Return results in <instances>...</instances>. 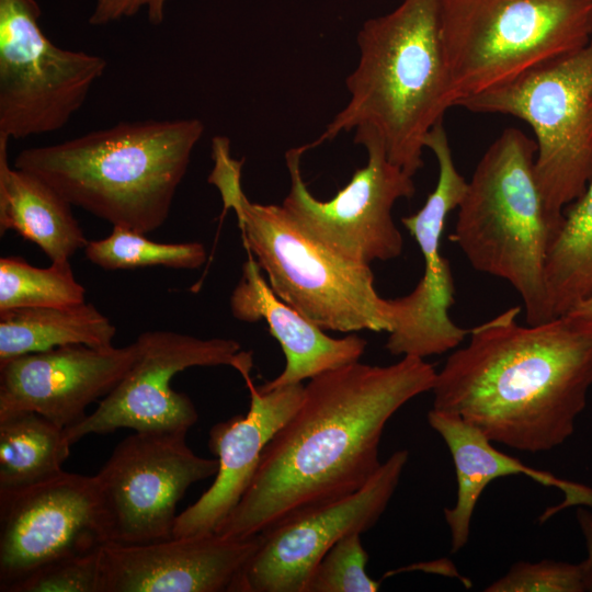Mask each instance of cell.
<instances>
[{
	"instance_id": "obj_32",
	"label": "cell",
	"mask_w": 592,
	"mask_h": 592,
	"mask_svg": "<svg viewBox=\"0 0 592 592\" xmlns=\"http://www.w3.org/2000/svg\"><path fill=\"white\" fill-rule=\"evenodd\" d=\"M587 508L579 505L576 515L588 550V557L583 560V563L587 572L588 591L592 592V511Z\"/></svg>"
},
{
	"instance_id": "obj_10",
	"label": "cell",
	"mask_w": 592,
	"mask_h": 592,
	"mask_svg": "<svg viewBox=\"0 0 592 592\" xmlns=\"http://www.w3.org/2000/svg\"><path fill=\"white\" fill-rule=\"evenodd\" d=\"M186 432H135L93 476L109 543L173 537L177 504L193 483L215 476L217 458L197 456Z\"/></svg>"
},
{
	"instance_id": "obj_7",
	"label": "cell",
	"mask_w": 592,
	"mask_h": 592,
	"mask_svg": "<svg viewBox=\"0 0 592 592\" xmlns=\"http://www.w3.org/2000/svg\"><path fill=\"white\" fill-rule=\"evenodd\" d=\"M236 216L243 247L280 299L323 330L391 331L392 299L377 293L369 264L346 260L312 239L282 205L246 197Z\"/></svg>"
},
{
	"instance_id": "obj_20",
	"label": "cell",
	"mask_w": 592,
	"mask_h": 592,
	"mask_svg": "<svg viewBox=\"0 0 592 592\" xmlns=\"http://www.w3.org/2000/svg\"><path fill=\"white\" fill-rule=\"evenodd\" d=\"M428 422L447 445L456 471V502L453 508L444 509V517L451 531L452 553H457L467 544L479 497L488 483L500 477L524 475L543 486L554 487L563 492L562 503L548 509L542 515V522L572 505L592 508L590 487L528 467L500 452L493 447L492 441L481 430L458 414L432 409L428 413Z\"/></svg>"
},
{
	"instance_id": "obj_31",
	"label": "cell",
	"mask_w": 592,
	"mask_h": 592,
	"mask_svg": "<svg viewBox=\"0 0 592 592\" xmlns=\"http://www.w3.org/2000/svg\"><path fill=\"white\" fill-rule=\"evenodd\" d=\"M169 0H95V7L89 19L92 25H105L123 18L137 14L146 8L148 20L159 25L164 20L166 4Z\"/></svg>"
},
{
	"instance_id": "obj_23",
	"label": "cell",
	"mask_w": 592,
	"mask_h": 592,
	"mask_svg": "<svg viewBox=\"0 0 592 592\" xmlns=\"http://www.w3.org/2000/svg\"><path fill=\"white\" fill-rule=\"evenodd\" d=\"M546 284L554 319L592 295V178L562 212L548 251Z\"/></svg>"
},
{
	"instance_id": "obj_15",
	"label": "cell",
	"mask_w": 592,
	"mask_h": 592,
	"mask_svg": "<svg viewBox=\"0 0 592 592\" xmlns=\"http://www.w3.org/2000/svg\"><path fill=\"white\" fill-rule=\"evenodd\" d=\"M409 458L391 454L374 477L351 496L305 512L260 534V545L236 592H305L325 554L342 537L372 528L386 510Z\"/></svg>"
},
{
	"instance_id": "obj_33",
	"label": "cell",
	"mask_w": 592,
	"mask_h": 592,
	"mask_svg": "<svg viewBox=\"0 0 592 592\" xmlns=\"http://www.w3.org/2000/svg\"><path fill=\"white\" fill-rule=\"evenodd\" d=\"M563 317L577 330L592 338V295L574 305Z\"/></svg>"
},
{
	"instance_id": "obj_29",
	"label": "cell",
	"mask_w": 592,
	"mask_h": 592,
	"mask_svg": "<svg viewBox=\"0 0 592 592\" xmlns=\"http://www.w3.org/2000/svg\"><path fill=\"white\" fill-rule=\"evenodd\" d=\"M101 548L49 562L12 584L7 592H101Z\"/></svg>"
},
{
	"instance_id": "obj_14",
	"label": "cell",
	"mask_w": 592,
	"mask_h": 592,
	"mask_svg": "<svg viewBox=\"0 0 592 592\" xmlns=\"http://www.w3.org/2000/svg\"><path fill=\"white\" fill-rule=\"evenodd\" d=\"M424 146L436 158L437 182L424 205L401 218L420 248L424 272L410 294L392 299L394 327L386 342L392 355L420 358L457 348L469 333L449 317L454 282L449 263L441 254L446 218L458 207L468 181L455 166L443 122L429 132Z\"/></svg>"
},
{
	"instance_id": "obj_11",
	"label": "cell",
	"mask_w": 592,
	"mask_h": 592,
	"mask_svg": "<svg viewBox=\"0 0 592 592\" xmlns=\"http://www.w3.org/2000/svg\"><path fill=\"white\" fill-rule=\"evenodd\" d=\"M137 355L96 409L65 429L75 444L89 434L126 428L135 432H186L197 411L185 394L172 389L180 372L195 366L228 365L239 373L252 368L250 352L231 339H200L173 331H145L136 339Z\"/></svg>"
},
{
	"instance_id": "obj_26",
	"label": "cell",
	"mask_w": 592,
	"mask_h": 592,
	"mask_svg": "<svg viewBox=\"0 0 592 592\" xmlns=\"http://www.w3.org/2000/svg\"><path fill=\"white\" fill-rule=\"evenodd\" d=\"M84 253L92 263L109 271L157 265L195 270L206 261V250L200 242H156L124 227H113L107 237L88 241Z\"/></svg>"
},
{
	"instance_id": "obj_2",
	"label": "cell",
	"mask_w": 592,
	"mask_h": 592,
	"mask_svg": "<svg viewBox=\"0 0 592 592\" xmlns=\"http://www.w3.org/2000/svg\"><path fill=\"white\" fill-rule=\"evenodd\" d=\"M512 307L469 330L436 373L433 409L456 413L492 442L537 453L574 431L592 386V338L563 316L522 326Z\"/></svg>"
},
{
	"instance_id": "obj_4",
	"label": "cell",
	"mask_w": 592,
	"mask_h": 592,
	"mask_svg": "<svg viewBox=\"0 0 592 592\" xmlns=\"http://www.w3.org/2000/svg\"><path fill=\"white\" fill-rule=\"evenodd\" d=\"M203 133L197 118L122 122L24 149L13 166L113 227L146 235L168 218Z\"/></svg>"
},
{
	"instance_id": "obj_18",
	"label": "cell",
	"mask_w": 592,
	"mask_h": 592,
	"mask_svg": "<svg viewBox=\"0 0 592 592\" xmlns=\"http://www.w3.org/2000/svg\"><path fill=\"white\" fill-rule=\"evenodd\" d=\"M241 375L250 391L249 410L210 429L208 445L218 459L215 480L193 504L177 515L173 537L216 531L249 487L265 445L300 405L303 384L263 392L254 386L250 371Z\"/></svg>"
},
{
	"instance_id": "obj_30",
	"label": "cell",
	"mask_w": 592,
	"mask_h": 592,
	"mask_svg": "<svg viewBox=\"0 0 592 592\" xmlns=\"http://www.w3.org/2000/svg\"><path fill=\"white\" fill-rule=\"evenodd\" d=\"M212 158L214 167L207 181L215 185L220 193L221 217L230 208L238 213L247 197L241 186L243 160H236L230 156V140L227 136L221 135L212 138Z\"/></svg>"
},
{
	"instance_id": "obj_13",
	"label": "cell",
	"mask_w": 592,
	"mask_h": 592,
	"mask_svg": "<svg viewBox=\"0 0 592 592\" xmlns=\"http://www.w3.org/2000/svg\"><path fill=\"white\" fill-rule=\"evenodd\" d=\"M109 543L93 476L61 471L0 492V591L59 559Z\"/></svg>"
},
{
	"instance_id": "obj_5",
	"label": "cell",
	"mask_w": 592,
	"mask_h": 592,
	"mask_svg": "<svg viewBox=\"0 0 592 592\" xmlns=\"http://www.w3.org/2000/svg\"><path fill=\"white\" fill-rule=\"evenodd\" d=\"M536 141L505 128L488 147L467 182L451 239L470 265L510 283L526 322L553 320L546 264L557 231L537 185Z\"/></svg>"
},
{
	"instance_id": "obj_28",
	"label": "cell",
	"mask_w": 592,
	"mask_h": 592,
	"mask_svg": "<svg viewBox=\"0 0 592 592\" xmlns=\"http://www.w3.org/2000/svg\"><path fill=\"white\" fill-rule=\"evenodd\" d=\"M486 592H583L588 591L583 561H519Z\"/></svg>"
},
{
	"instance_id": "obj_19",
	"label": "cell",
	"mask_w": 592,
	"mask_h": 592,
	"mask_svg": "<svg viewBox=\"0 0 592 592\" xmlns=\"http://www.w3.org/2000/svg\"><path fill=\"white\" fill-rule=\"evenodd\" d=\"M243 264L242 275L230 296L232 316L243 322L264 320L285 355V367L260 391L301 384L330 369L357 362L365 352V339L350 334L329 337L298 310L280 299L264 280L252 253Z\"/></svg>"
},
{
	"instance_id": "obj_9",
	"label": "cell",
	"mask_w": 592,
	"mask_h": 592,
	"mask_svg": "<svg viewBox=\"0 0 592 592\" xmlns=\"http://www.w3.org/2000/svg\"><path fill=\"white\" fill-rule=\"evenodd\" d=\"M36 0H0V136L22 139L62 128L83 105L106 61L56 46Z\"/></svg>"
},
{
	"instance_id": "obj_17",
	"label": "cell",
	"mask_w": 592,
	"mask_h": 592,
	"mask_svg": "<svg viewBox=\"0 0 592 592\" xmlns=\"http://www.w3.org/2000/svg\"><path fill=\"white\" fill-rule=\"evenodd\" d=\"M261 535L216 532L101 548V592H236Z\"/></svg>"
},
{
	"instance_id": "obj_27",
	"label": "cell",
	"mask_w": 592,
	"mask_h": 592,
	"mask_svg": "<svg viewBox=\"0 0 592 592\" xmlns=\"http://www.w3.org/2000/svg\"><path fill=\"white\" fill-rule=\"evenodd\" d=\"M368 556L360 533L339 539L312 571L305 592H375L379 582L366 572Z\"/></svg>"
},
{
	"instance_id": "obj_6",
	"label": "cell",
	"mask_w": 592,
	"mask_h": 592,
	"mask_svg": "<svg viewBox=\"0 0 592 592\" xmlns=\"http://www.w3.org/2000/svg\"><path fill=\"white\" fill-rule=\"evenodd\" d=\"M454 106L585 46L592 0H440Z\"/></svg>"
},
{
	"instance_id": "obj_8",
	"label": "cell",
	"mask_w": 592,
	"mask_h": 592,
	"mask_svg": "<svg viewBox=\"0 0 592 592\" xmlns=\"http://www.w3.org/2000/svg\"><path fill=\"white\" fill-rule=\"evenodd\" d=\"M456 106L511 115L532 128L537 185L558 230L563 209L592 178V37L582 48Z\"/></svg>"
},
{
	"instance_id": "obj_3",
	"label": "cell",
	"mask_w": 592,
	"mask_h": 592,
	"mask_svg": "<svg viewBox=\"0 0 592 592\" xmlns=\"http://www.w3.org/2000/svg\"><path fill=\"white\" fill-rule=\"evenodd\" d=\"M360 58L346 78L350 101L307 150L354 130L377 140L389 161L414 175L424 140L454 106L440 29V0H401L357 33Z\"/></svg>"
},
{
	"instance_id": "obj_1",
	"label": "cell",
	"mask_w": 592,
	"mask_h": 592,
	"mask_svg": "<svg viewBox=\"0 0 592 592\" xmlns=\"http://www.w3.org/2000/svg\"><path fill=\"white\" fill-rule=\"evenodd\" d=\"M435 376L424 358L402 356L387 366L357 361L310 378L299 407L265 445L249 487L215 532L257 536L362 489L383 464L386 423L432 390Z\"/></svg>"
},
{
	"instance_id": "obj_25",
	"label": "cell",
	"mask_w": 592,
	"mask_h": 592,
	"mask_svg": "<svg viewBox=\"0 0 592 592\" xmlns=\"http://www.w3.org/2000/svg\"><path fill=\"white\" fill-rule=\"evenodd\" d=\"M84 296L69 261L36 267L19 257L0 259V311L71 307L86 303Z\"/></svg>"
},
{
	"instance_id": "obj_22",
	"label": "cell",
	"mask_w": 592,
	"mask_h": 592,
	"mask_svg": "<svg viewBox=\"0 0 592 592\" xmlns=\"http://www.w3.org/2000/svg\"><path fill=\"white\" fill-rule=\"evenodd\" d=\"M115 333L92 304L0 311V363L67 345L111 348Z\"/></svg>"
},
{
	"instance_id": "obj_12",
	"label": "cell",
	"mask_w": 592,
	"mask_h": 592,
	"mask_svg": "<svg viewBox=\"0 0 592 592\" xmlns=\"http://www.w3.org/2000/svg\"><path fill=\"white\" fill-rule=\"evenodd\" d=\"M358 145L367 151V163L329 201L316 198L300 171L305 146L285 153L291 189L282 206L312 239L340 257L363 264L399 257L401 232L392 219L400 198L414 195L412 175L388 160L382 145L367 138Z\"/></svg>"
},
{
	"instance_id": "obj_16",
	"label": "cell",
	"mask_w": 592,
	"mask_h": 592,
	"mask_svg": "<svg viewBox=\"0 0 592 592\" xmlns=\"http://www.w3.org/2000/svg\"><path fill=\"white\" fill-rule=\"evenodd\" d=\"M136 355V342L106 349L78 344L1 362L0 419L35 412L67 429L116 386Z\"/></svg>"
},
{
	"instance_id": "obj_24",
	"label": "cell",
	"mask_w": 592,
	"mask_h": 592,
	"mask_svg": "<svg viewBox=\"0 0 592 592\" xmlns=\"http://www.w3.org/2000/svg\"><path fill=\"white\" fill-rule=\"evenodd\" d=\"M70 446L65 429L38 413L22 412L0 419V492L60 474Z\"/></svg>"
},
{
	"instance_id": "obj_21",
	"label": "cell",
	"mask_w": 592,
	"mask_h": 592,
	"mask_svg": "<svg viewBox=\"0 0 592 592\" xmlns=\"http://www.w3.org/2000/svg\"><path fill=\"white\" fill-rule=\"evenodd\" d=\"M9 140L0 136V234L14 231L52 262H67L88 243L72 205L37 175L10 166Z\"/></svg>"
}]
</instances>
